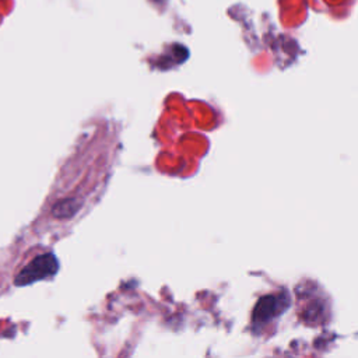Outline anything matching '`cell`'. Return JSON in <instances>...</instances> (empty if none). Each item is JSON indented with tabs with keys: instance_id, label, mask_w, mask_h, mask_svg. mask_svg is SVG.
Segmentation results:
<instances>
[{
	"instance_id": "cell-1",
	"label": "cell",
	"mask_w": 358,
	"mask_h": 358,
	"mask_svg": "<svg viewBox=\"0 0 358 358\" xmlns=\"http://www.w3.org/2000/svg\"><path fill=\"white\" fill-rule=\"evenodd\" d=\"M59 270V262L53 253H43L31 260L17 275L14 284L18 287L29 285L36 281L52 277Z\"/></svg>"
},
{
	"instance_id": "cell-2",
	"label": "cell",
	"mask_w": 358,
	"mask_h": 358,
	"mask_svg": "<svg viewBox=\"0 0 358 358\" xmlns=\"http://www.w3.org/2000/svg\"><path fill=\"white\" fill-rule=\"evenodd\" d=\"M281 305V301L278 303V298L273 296V295H267L264 298H262L259 301V303L256 305L255 309V315H253V323L256 324H263L267 320H271L274 316H277L281 309L278 310V306Z\"/></svg>"
}]
</instances>
